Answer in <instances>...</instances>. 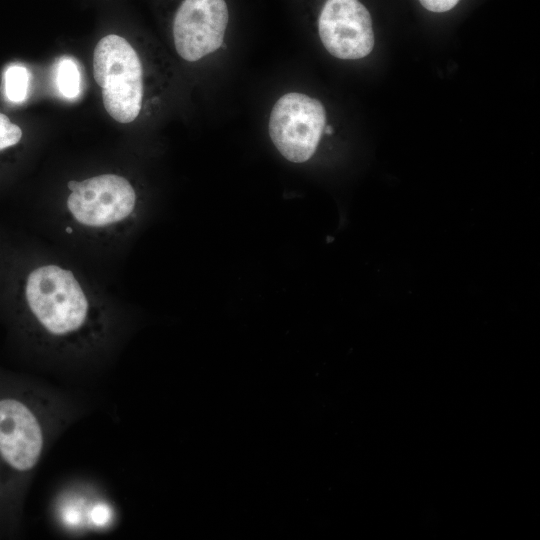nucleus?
Returning a JSON list of instances; mask_svg holds the SVG:
<instances>
[{
	"label": "nucleus",
	"mask_w": 540,
	"mask_h": 540,
	"mask_svg": "<svg viewBox=\"0 0 540 540\" xmlns=\"http://www.w3.org/2000/svg\"><path fill=\"white\" fill-rule=\"evenodd\" d=\"M22 514L15 508L0 463V538L16 536L20 529Z\"/></svg>",
	"instance_id": "1a4fd4ad"
},
{
	"label": "nucleus",
	"mask_w": 540,
	"mask_h": 540,
	"mask_svg": "<svg viewBox=\"0 0 540 540\" xmlns=\"http://www.w3.org/2000/svg\"><path fill=\"white\" fill-rule=\"evenodd\" d=\"M4 94L12 103H22L28 96L30 86V72L20 64H13L6 68L3 77Z\"/></svg>",
	"instance_id": "9d476101"
},
{
	"label": "nucleus",
	"mask_w": 540,
	"mask_h": 540,
	"mask_svg": "<svg viewBox=\"0 0 540 540\" xmlns=\"http://www.w3.org/2000/svg\"><path fill=\"white\" fill-rule=\"evenodd\" d=\"M93 75L107 113L119 123L134 121L142 106L143 70L129 42L115 34L100 39L93 53Z\"/></svg>",
	"instance_id": "7ed1b4c3"
},
{
	"label": "nucleus",
	"mask_w": 540,
	"mask_h": 540,
	"mask_svg": "<svg viewBox=\"0 0 540 540\" xmlns=\"http://www.w3.org/2000/svg\"><path fill=\"white\" fill-rule=\"evenodd\" d=\"M58 392L0 368V463L10 498L22 514L24 499L52 441L77 416Z\"/></svg>",
	"instance_id": "f03ea898"
},
{
	"label": "nucleus",
	"mask_w": 540,
	"mask_h": 540,
	"mask_svg": "<svg viewBox=\"0 0 540 540\" xmlns=\"http://www.w3.org/2000/svg\"><path fill=\"white\" fill-rule=\"evenodd\" d=\"M318 32L326 50L339 59L364 58L374 47L372 19L359 0H326Z\"/></svg>",
	"instance_id": "423d86ee"
},
{
	"label": "nucleus",
	"mask_w": 540,
	"mask_h": 540,
	"mask_svg": "<svg viewBox=\"0 0 540 540\" xmlns=\"http://www.w3.org/2000/svg\"><path fill=\"white\" fill-rule=\"evenodd\" d=\"M326 126L322 103L306 94L289 92L274 104L269 118L270 138L288 161L310 159Z\"/></svg>",
	"instance_id": "39448f33"
},
{
	"label": "nucleus",
	"mask_w": 540,
	"mask_h": 540,
	"mask_svg": "<svg viewBox=\"0 0 540 540\" xmlns=\"http://www.w3.org/2000/svg\"><path fill=\"white\" fill-rule=\"evenodd\" d=\"M67 215L79 228L108 233L126 226L132 219L137 195L125 177L107 173L68 182Z\"/></svg>",
	"instance_id": "20e7f679"
},
{
	"label": "nucleus",
	"mask_w": 540,
	"mask_h": 540,
	"mask_svg": "<svg viewBox=\"0 0 540 540\" xmlns=\"http://www.w3.org/2000/svg\"><path fill=\"white\" fill-rule=\"evenodd\" d=\"M324 130H325V133L328 134V135L332 134V132H333L332 127L329 126V125L325 126Z\"/></svg>",
	"instance_id": "4468645a"
},
{
	"label": "nucleus",
	"mask_w": 540,
	"mask_h": 540,
	"mask_svg": "<svg viewBox=\"0 0 540 540\" xmlns=\"http://www.w3.org/2000/svg\"><path fill=\"white\" fill-rule=\"evenodd\" d=\"M229 20L225 0H183L173 20L174 45L187 61H197L223 45Z\"/></svg>",
	"instance_id": "0eeeda50"
},
{
	"label": "nucleus",
	"mask_w": 540,
	"mask_h": 540,
	"mask_svg": "<svg viewBox=\"0 0 540 540\" xmlns=\"http://www.w3.org/2000/svg\"><path fill=\"white\" fill-rule=\"evenodd\" d=\"M1 273L0 300L10 335L18 345L83 354L108 335V317L71 269L18 260Z\"/></svg>",
	"instance_id": "f257e3e1"
},
{
	"label": "nucleus",
	"mask_w": 540,
	"mask_h": 540,
	"mask_svg": "<svg viewBox=\"0 0 540 540\" xmlns=\"http://www.w3.org/2000/svg\"><path fill=\"white\" fill-rule=\"evenodd\" d=\"M23 131L10 118L0 112V164L5 163L6 158L21 143ZM1 169V166H0Z\"/></svg>",
	"instance_id": "f8f14e48"
},
{
	"label": "nucleus",
	"mask_w": 540,
	"mask_h": 540,
	"mask_svg": "<svg viewBox=\"0 0 540 540\" xmlns=\"http://www.w3.org/2000/svg\"><path fill=\"white\" fill-rule=\"evenodd\" d=\"M56 84L59 92L67 99H74L80 93L81 75L74 59L62 58L56 69Z\"/></svg>",
	"instance_id": "9b49d317"
},
{
	"label": "nucleus",
	"mask_w": 540,
	"mask_h": 540,
	"mask_svg": "<svg viewBox=\"0 0 540 540\" xmlns=\"http://www.w3.org/2000/svg\"><path fill=\"white\" fill-rule=\"evenodd\" d=\"M54 515L58 524L71 532L108 530L116 520L113 505L83 486L59 492L54 503Z\"/></svg>",
	"instance_id": "6e6552de"
},
{
	"label": "nucleus",
	"mask_w": 540,
	"mask_h": 540,
	"mask_svg": "<svg viewBox=\"0 0 540 540\" xmlns=\"http://www.w3.org/2000/svg\"><path fill=\"white\" fill-rule=\"evenodd\" d=\"M424 8L432 12H445L459 2V0H419Z\"/></svg>",
	"instance_id": "ddd939ff"
}]
</instances>
